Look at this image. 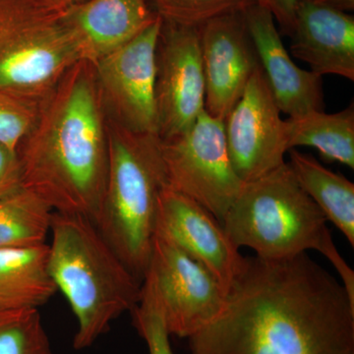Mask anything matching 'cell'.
<instances>
[{
    "mask_svg": "<svg viewBox=\"0 0 354 354\" xmlns=\"http://www.w3.org/2000/svg\"><path fill=\"white\" fill-rule=\"evenodd\" d=\"M191 354H354V302L308 254L242 259L225 306Z\"/></svg>",
    "mask_w": 354,
    "mask_h": 354,
    "instance_id": "1",
    "label": "cell"
},
{
    "mask_svg": "<svg viewBox=\"0 0 354 354\" xmlns=\"http://www.w3.org/2000/svg\"><path fill=\"white\" fill-rule=\"evenodd\" d=\"M16 152L23 188L53 212L97 223L108 177L109 132L94 64L80 60L65 73Z\"/></svg>",
    "mask_w": 354,
    "mask_h": 354,
    "instance_id": "2",
    "label": "cell"
},
{
    "mask_svg": "<svg viewBox=\"0 0 354 354\" xmlns=\"http://www.w3.org/2000/svg\"><path fill=\"white\" fill-rule=\"evenodd\" d=\"M50 234L51 277L78 322L73 348L83 351L134 309L142 283L90 218L53 212Z\"/></svg>",
    "mask_w": 354,
    "mask_h": 354,
    "instance_id": "3",
    "label": "cell"
},
{
    "mask_svg": "<svg viewBox=\"0 0 354 354\" xmlns=\"http://www.w3.org/2000/svg\"><path fill=\"white\" fill-rule=\"evenodd\" d=\"M327 218L302 189L288 162L244 184L221 221L236 248L248 247L267 260L288 259L309 250L325 256L354 302V272L327 227Z\"/></svg>",
    "mask_w": 354,
    "mask_h": 354,
    "instance_id": "4",
    "label": "cell"
},
{
    "mask_svg": "<svg viewBox=\"0 0 354 354\" xmlns=\"http://www.w3.org/2000/svg\"><path fill=\"white\" fill-rule=\"evenodd\" d=\"M109 169L97 230L143 283L150 265L158 200L167 185L160 139L108 116Z\"/></svg>",
    "mask_w": 354,
    "mask_h": 354,
    "instance_id": "5",
    "label": "cell"
},
{
    "mask_svg": "<svg viewBox=\"0 0 354 354\" xmlns=\"http://www.w3.org/2000/svg\"><path fill=\"white\" fill-rule=\"evenodd\" d=\"M80 60L64 9L0 0V91L41 104Z\"/></svg>",
    "mask_w": 354,
    "mask_h": 354,
    "instance_id": "6",
    "label": "cell"
},
{
    "mask_svg": "<svg viewBox=\"0 0 354 354\" xmlns=\"http://www.w3.org/2000/svg\"><path fill=\"white\" fill-rule=\"evenodd\" d=\"M160 152L167 186L201 205L221 223L245 184L230 162L223 120L203 111L187 132L160 140Z\"/></svg>",
    "mask_w": 354,
    "mask_h": 354,
    "instance_id": "7",
    "label": "cell"
},
{
    "mask_svg": "<svg viewBox=\"0 0 354 354\" xmlns=\"http://www.w3.org/2000/svg\"><path fill=\"white\" fill-rule=\"evenodd\" d=\"M149 272L169 334L189 339L220 315L227 290L206 268L156 230Z\"/></svg>",
    "mask_w": 354,
    "mask_h": 354,
    "instance_id": "8",
    "label": "cell"
},
{
    "mask_svg": "<svg viewBox=\"0 0 354 354\" xmlns=\"http://www.w3.org/2000/svg\"><path fill=\"white\" fill-rule=\"evenodd\" d=\"M162 27L158 16L138 37L94 64L109 118L130 131L158 135L156 75Z\"/></svg>",
    "mask_w": 354,
    "mask_h": 354,
    "instance_id": "9",
    "label": "cell"
},
{
    "mask_svg": "<svg viewBox=\"0 0 354 354\" xmlns=\"http://www.w3.org/2000/svg\"><path fill=\"white\" fill-rule=\"evenodd\" d=\"M156 104L160 140L191 129L205 111V77L199 30L165 23L157 48Z\"/></svg>",
    "mask_w": 354,
    "mask_h": 354,
    "instance_id": "10",
    "label": "cell"
},
{
    "mask_svg": "<svg viewBox=\"0 0 354 354\" xmlns=\"http://www.w3.org/2000/svg\"><path fill=\"white\" fill-rule=\"evenodd\" d=\"M279 113L259 65L241 99L223 120L230 162L244 183L286 162L288 136L286 120Z\"/></svg>",
    "mask_w": 354,
    "mask_h": 354,
    "instance_id": "11",
    "label": "cell"
},
{
    "mask_svg": "<svg viewBox=\"0 0 354 354\" xmlns=\"http://www.w3.org/2000/svg\"><path fill=\"white\" fill-rule=\"evenodd\" d=\"M243 12L225 14L198 28L205 77V111L221 120L241 99L260 65Z\"/></svg>",
    "mask_w": 354,
    "mask_h": 354,
    "instance_id": "12",
    "label": "cell"
},
{
    "mask_svg": "<svg viewBox=\"0 0 354 354\" xmlns=\"http://www.w3.org/2000/svg\"><path fill=\"white\" fill-rule=\"evenodd\" d=\"M156 230L204 266L227 291L243 256L215 216L194 200L167 185L158 200Z\"/></svg>",
    "mask_w": 354,
    "mask_h": 354,
    "instance_id": "13",
    "label": "cell"
},
{
    "mask_svg": "<svg viewBox=\"0 0 354 354\" xmlns=\"http://www.w3.org/2000/svg\"><path fill=\"white\" fill-rule=\"evenodd\" d=\"M243 13L261 69L279 111L288 118L324 111L322 77L300 68L291 59L272 13L258 2Z\"/></svg>",
    "mask_w": 354,
    "mask_h": 354,
    "instance_id": "14",
    "label": "cell"
},
{
    "mask_svg": "<svg viewBox=\"0 0 354 354\" xmlns=\"http://www.w3.org/2000/svg\"><path fill=\"white\" fill-rule=\"evenodd\" d=\"M293 57L319 76L354 80V17L321 3L298 0L290 35Z\"/></svg>",
    "mask_w": 354,
    "mask_h": 354,
    "instance_id": "15",
    "label": "cell"
},
{
    "mask_svg": "<svg viewBox=\"0 0 354 354\" xmlns=\"http://www.w3.org/2000/svg\"><path fill=\"white\" fill-rule=\"evenodd\" d=\"M158 17L147 0H85L64 9L81 60L93 64L138 37Z\"/></svg>",
    "mask_w": 354,
    "mask_h": 354,
    "instance_id": "16",
    "label": "cell"
},
{
    "mask_svg": "<svg viewBox=\"0 0 354 354\" xmlns=\"http://www.w3.org/2000/svg\"><path fill=\"white\" fill-rule=\"evenodd\" d=\"M48 244L0 248V308H35L57 291L50 270Z\"/></svg>",
    "mask_w": 354,
    "mask_h": 354,
    "instance_id": "17",
    "label": "cell"
},
{
    "mask_svg": "<svg viewBox=\"0 0 354 354\" xmlns=\"http://www.w3.org/2000/svg\"><path fill=\"white\" fill-rule=\"evenodd\" d=\"M290 165L298 183L322 211L328 221L354 246V184L330 171L308 153L290 149Z\"/></svg>",
    "mask_w": 354,
    "mask_h": 354,
    "instance_id": "18",
    "label": "cell"
},
{
    "mask_svg": "<svg viewBox=\"0 0 354 354\" xmlns=\"http://www.w3.org/2000/svg\"><path fill=\"white\" fill-rule=\"evenodd\" d=\"M288 151L297 147L316 149L325 162L354 169V108L337 113L310 111L286 120Z\"/></svg>",
    "mask_w": 354,
    "mask_h": 354,
    "instance_id": "19",
    "label": "cell"
},
{
    "mask_svg": "<svg viewBox=\"0 0 354 354\" xmlns=\"http://www.w3.org/2000/svg\"><path fill=\"white\" fill-rule=\"evenodd\" d=\"M53 214L46 202L25 188L0 200V248L46 243Z\"/></svg>",
    "mask_w": 354,
    "mask_h": 354,
    "instance_id": "20",
    "label": "cell"
},
{
    "mask_svg": "<svg viewBox=\"0 0 354 354\" xmlns=\"http://www.w3.org/2000/svg\"><path fill=\"white\" fill-rule=\"evenodd\" d=\"M0 354H57L39 309L0 308Z\"/></svg>",
    "mask_w": 354,
    "mask_h": 354,
    "instance_id": "21",
    "label": "cell"
},
{
    "mask_svg": "<svg viewBox=\"0 0 354 354\" xmlns=\"http://www.w3.org/2000/svg\"><path fill=\"white\" fill-rule=\"evenodd\" d=\"M155 12L165 23L196 27L214 18L241 12L257 0H152Z\"/></svg>",
    "mask_w": 354,
    "mask_h": 354,
    "instance_id": "22",
    "label": "cell"
},
{
    "mask_svg": "<svg viewBox=\"0 0 354 354\" xmlns=\"http://www.w3.org/2000/svg\"><path fill=\"white\" fill-rule=\"evenodd\" d=\"M132 323L140 337L145 341L149 354H174L169 330L155 283L150 272H147L141 286L138 304L131 311Z\"/></svg>",
    "mask_w": 354,
    "mask_h": 354,
    "instance_id": "23",
    "label": "cell"
},
{
    "mask_svg": "<svg viewBox=\"0 0 354 354\" xmlns=\"http://www.w3.org/2000/svg\"><path fill=\"white\" fill-rule=\"evenodd\" d=\"M41 104L0 91V143L17 150L38 120Z\"/></svg>",
    "mask_w": 354,
    "mask_h": 354,
    "instance_id": "24",
    "label": "cell"
},
{
    "mask_svg": "<svg viewBox=\"0 0 354 354\" xmlns=\"http://www.w3.org/2000/svg\"><path fill=\"white\" fill-rule=\"evenodd\" d=\"M22 188V169L17 152L0 143V200Z\"/></svg>",
    "mask_w": 354,
    "mask_h": 354,
    "instance_id": "25",
    "label": "cell"
},
{
    "mask_svg": "<svg viewBox=\"0 0 354 354\" xmlns=\"http://www.w3.org/2000/svg\"><path fill=\"white\" fill-rule=\"evenodd\" d=\"M257 2L272 13L274 20L281 26L283 34L290 37L295 25L298 0H257Z\"/></svg>",
    "mask_w": 354,
    "mask_h": 354,
    "instance_id": "26",
    "label": "cell"
},
{
    "mask_svg": "<svg viewBox=\"0 0 354 354\" xmlns=\"http://www.w3.org/2000/svg\"><path fill=\"white\" fill-rule=\"evenodd\" d=\"M318 1L342 12L349 13L354 10V0H318Z\"/></svg>",
    "mask_w": 354,
    "mask_h": 354,
    "instance_id": "27",
    "label": "cell"
},
{
    "mask_svg": "<svg viewBox=\"0 0 354 354\" xmlns=\"http://www.w3.org/2000/svg\"><path fill=\"white\" fill-rule=\"evenodd\" d=\"M53 6L59 7V8L66 9L70 6H75V4L80 3V2L85 1V0H46Z\"/></svg>",
    "mask_w": 354,
    "mask_h": 354,
    "instance_id": "28",
    "label": "cell"
}]
</instances>
